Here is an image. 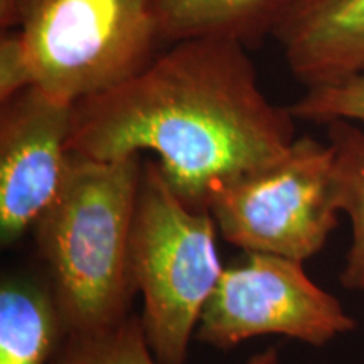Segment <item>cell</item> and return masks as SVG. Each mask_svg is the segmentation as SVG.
Returning a JSON list of instances; mask_svg holds the SVG:
<instances>
[{"instance_id":"cell-1","label":"cell","mask_w":364,"mask_h":364,"mask_svg":"<svg viewBox=\"0 0 364 364\" xmlns=\"http://www.w3.org/2000/svg\"><path fill=\"white\" fill-rule=\"evenodd\" d=\"M295 139V118L265 97L247 46L191 39L75 103L70 149L98 161L154 152L177 198L208 211L218 189L279 161Z\"/></svg>"},{"instance_id":"cell-2","label":"cell","mask_w":364,"mask_h":364,"mask_svg":"<svg viewBox=\"0 0 364 364\" xmlns=\"http://www.w3.org/2000/svg\"><path fill=\"white\" fill-rule=\"evenodd\" d=\"M142 169L139 154L98 161L73 152L56 198L31 230L66 336L130 316L129 243Z\"/></svg>"},{"instance_id":"cell-3","label":"cell","mask_w":364,"mask_h":364,"mask_svg":"<svg viewBox=\"0 0 364 364\" xmlns=\"http://www.w3.org/2000/svg\"><path fill=\"white\" fill-rule=\"evenodd\" d=\"M218 226L186 206L156 161H145L129 243V270L144 297L140 316L159 364H186L191 339L220 280Z\"/></svg>"},{"instance_id":"cell-4","label":"cell","mask_w":364,"mask_h":364,"mask_svg":"<svg viewBox=\"0 0 364 364\" xmlns=\"http://www.w3.org/2000/svg\"><path fill=\"white\" fill-rule=\"evenodd\" d=\"M34 86L78 103L145 70L162 43L154 0H17Z\"/></svg>"},{"instance_id":"cell-5","label":"cell","mask_w":364,"mask_h":364,"mask_svg":"<svg viewBox=\"0 0 364 364\" xmlns=\"http://www.w3.org/2000/svg\"><path fill=\"white\" fill-rule=\"evenodd\" d=\"M208 213L233 247L304 263L321 252L338 226L329 144L295 139L279 161L218 189Z\"/></svg>"},{"instance_id":"cell-6","label":"cell","mask_w":364,"mask_h":364,"mask_svg":"<svg viewBox=\"0 0 364 364\" xmlns=\"http://www.w3.org/2000/svg\"><path fill=\"white\" fill-rule=\"evenodd\" d=\"M354 326L338 300L307 275L302 262L245 252L223 268L194 338L220 351L267 334L322 346Z\"/></svg>"},{"instance_id":"cell-7","label":"cell","mask_w":364,"mask_h":364,"mask_svg":"<svg viewBox=\"0 0 364 364\" xmlns=\"http://www.w3.org/2000/svg\"><path fill=\"white\" fill-rule=\"evenodd\" d=\"M75 103L29 86L0 103V243L12 247L56 198L71 161Z\"/></svg>"},{"instance_id":"cell-8","label":"cell","mask_w":364,"mask_h":364,"mask_svg":"<svg viewBox=\"0 0 364 364\" xmlns=\"http://www.w3.org/2000/svg\"><path fill=\"white\" fill-rule=\"evenodd\" d=\"M272 36L306 88L364 76V0H294Z\"/></svg>"},{"instance_id":"cell-9","label":"cell","mask_w":364,"mask_h":364,"mask_svg":"<svg viewBox=\"0 0 364 364\" xmlns=\"http://www.w3.org/2000/svg\"><path fill=\"white\" fill-rule=\"evenodd\" d=\"M294 0H154L162 43L225 39L243 46L272 36Z\"/></svg>"},{"instance_id":"cell-10","label":"cell","mask_w":364,"mask_h":364,"mask_svg":"<svg viewBox=\"0 0 364 364\" xmlns=\"http://www.w3.org/2000/svg\"><path fill=\"white\" fill-rule=\"evenodd\" d=\"M66 338L48 280L9 273L0 285V364H51Z\"/></svg>"},{"instance_id":"cell-11","label":"cell","mask_w":364,"mask_h":364,"mask_svg":"<svg viewBox=\"0 0 364 364\" xmlns=\"http://www.w3.org/2000/svg\"><path fill=\"white\" fill-rule=\"evenodd\" d=\"M327 144L332 150L336 199L339 211L349 216L353 243L341 273L346 289H364V130L348 120L327 124Z\"/></svg>"},{"instance_id":"cell-12","label":"cell","mask_w":364,"mask_h":364,"mask_svg":"<svg viewBox=\"0 0 364 364\" xmlns=\"http://www.w3.org/2000/svg\"><path fill=\"white\" fill-rule=\"evenodd\" d=\"M51 364H159L150 351L142 321L130 314L108 329L66 336ZM245 364H279L275 348L255 354Z\"/></svg>"},{"instance_id":"cell-13","label":"cell","mask_w":364,"mask_h":364,"mask_svg":"<svg viewBox=\"0 0 364 364\" xmlns=\"http://www.w3.org/2000/svg\"><path fill=\"white\" fill-rule=\"evenodd\" d=\"M287 110L295 120L314 124L327 125L334 120L364 124V76L311 86Z\"/></svg>"},{"instance_id":"cell-14","label":"cell","mask_w":364,"mask_h":364,"mask_svg":"<svg viewBox=\"0 0 364 364\" xmlns=\"http://www.w3.org/2000/svg\"><path fill=\"white\" fill-rule=\"evenodd\" d=\"M34 86L33 68L22 36L17 29L4 31L0 39V103Z\"/></svg>"},{"instance_id":"cell-15","label":"cell","mask_w":364,"mask_h":364,"mask_svg":"<svg viewBox=\"0 0 364 364\" xmlns=\"http://www.w3.org/2000/svg\"><path fill=\"white\" fill-rule=\"evenodd\" d=\"M16 2L17 0H0V26H2V31L16 29Z\"/></svg>"}]
</instances>
